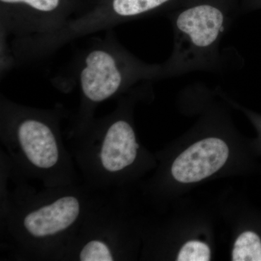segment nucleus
<instances>
[{"instance_id":"f257e3e1","label":"nucleus","mask_w":261,"mask_h":261,"mask_svg":"<svg viewBox=\"0 0 261 261\" xmlns=\"http://www.w3.org/2000/svg\"><path fill=\"white\" fill-rule=\"evenodd\" d=\"M240 10V0H195L173 11V51L163 76L221 69V42Z\"/></svg>"},{"instance_id":"f03ea898","label":"nucleus","mask_w":261,"mask_h":261,"mask_svg":"<svg viewBox=\"0 0 261 261\" xmlns=\"http://www.w3.org/2000/svg\"><path fill=\"white\" fill-rule=\"evenodd\" d=\"M159 76H163L162 65H146L130 56L120 58L95 49L86 57L80 82L84 95L97 102L111 97L125 84Z\"/></svg>"},{"instance_id":"7ed1b4c3","label":"nucleus","mask_w":261,"mask_h":261,"mask_svg":"<svg viewBox=\"0 0 261 261\" xmlns=\"http://www.w3.org/2000/svg\"><path fill=\"white\" fill-rule=\"evenodd\" d=\"M228 147L217 137L196 142L175 160L171 172L181 183L200 181L219 171L227 161Z\"/></svg>"},{"instance_id":"20e7f679","label":"nucleus","mask_w":261,"mask_h":261,"mask_svg":"<svg viewBox=\"0 0 261 261\" xmlns=\"http://www.w3.org/2000/svg\"><path fill=\"white\" fill-rule=\"evenodd\" d=\"M80 212L78 199L73 196H65L27 215L23 226L35 238L51 236L70 227Z\"/></svg>"},{"instance_id":"39448f33","label":"nucleus","mask_w":261,"mask_h":261,"mask_svg":"<svg viewBox=\"0 0 261 261\" xmlns=\"http://www.w3.org/2000/svg\"><path fill=\"white\" fill-rule=\"evenodd\" d=\"M19 143L29 161L42 169L53 167L59 159V149L53 130L38 120H25L18 128Z\"/></svg>"},{"instance_id":"423d86ee","label":"nucleus","mask_w":261,"mask_h":261,"mask_svg":"<svg viewBox=\"0 0 261 261\" xmlns=\"http://www.w3.org/2000/svg\"><path fill=\"white\" fill-rule=\"evenodd\" d=\"M139 145L130 123L118 120L108 128L101 149V163L110 172L122 171L130 166L137 158Z\"/></svg>"},{"instance_id":"0eeeda50","label":"nucleus","mask_w":261,"mask_h":261,"mask_svg":"<svg viewBox=\"0 0 261 261\" xmlns=\"http://www.w3.org/2000/svg\"><path fill=\"white\" fill-rule=\"evenodd\" d=\"M233 261H261V240L256 233L245 231L234 243Z\"/></svg>"},{"instance_id":"6e6552de","label":"nucleus","mask_w":261,"mask_h":261,"mask_svg":"<svg viewBox=\"0 0 261 261\" xmlns=\"http://www.w3.org/2000/svg\"><path fill=\"white\" fill-rule=\"evenodd\" d=\"M2 5L25 7L29 11L39 15L48 16L61 8L62 0H0Z\"/></svg>"},{"instance_id":"1a4fd4ad","label":"nucleus","mask_w":261,"mask_h":261,"mask_svg":"<svg viewBox=\"0 0 261 261\" xmlns=\"http://www.w3.org/2000/svg\"><path fill=\"white\" fill-rule=\"evenodd\" d=\"M211 250L205 243L200 241L187 242L181 247L178 261H209Z\"/></svg>"},{"instance_id":"9d476101","label":"nucleus","mask_w":261,"mask_h":261,"mask_svg":"<svg viewBox=\"0 0 261 261\" xmlns=\"http://www.w3.org/2000/svg\"><path fill=\"white\" fill-rule=\"evenodd\" d=\"M82 261H112V252L106 243L99 240L89 242L80 255Z\"/></svg>"}]
</instances>
